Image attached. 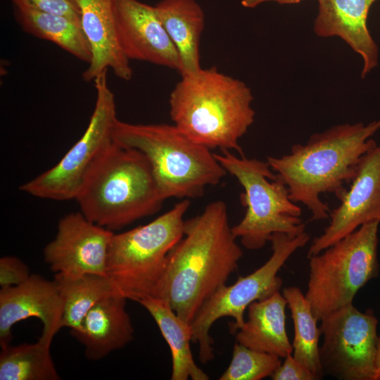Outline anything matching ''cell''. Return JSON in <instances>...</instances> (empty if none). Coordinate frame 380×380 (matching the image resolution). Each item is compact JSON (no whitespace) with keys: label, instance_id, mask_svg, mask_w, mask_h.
Here are the masks:
<instances>
[{"label":"cell","instance_id":"cell-12","mask_svg":"<svg viewBox=\"0 0 380 380\" xmlns=\"http://www.w3.org/2000/svg\"><path fill=\"white\" fill-rule=\"evenodd\" d=\"M113 234L81 212L70 213L59 220L55 238L44 247V260L56 274L106 276Z\"/></svg>","mask_w":380,"mask_h":380},{"label":"cell","instance_id":"cell-15","mask_svg":"<svg viewBox=\"0 0 380 380\" xmlns=\"http://www.w3.org/2000/svg\"><path fill=\"white\" fill-rule=\"evenodd\" d=\"M63 303L53 280L31 274L23 283L0 290V346L10 345L11 329L18 322L30 317L38 318L43 324L39 339L51 344L62 328Z\"/></svg>","mask_w":380,"mask_h":380},{"label":"cell","instance_id":"cell-9","mask_svg":"<svg viewBox=\"0 0 380 380\" xmlns=\"http://www.w3.org/2000/svg\"><path fill=\"white\" fill-rule=\"evenodd\" d=\"M309 239L305 232L298 236L274 234L270 240L272 253L262 266L247 276L239 277L232 285L222 286L203 303L191 324L192 342L198 345L203 364L214 359L213 340L209 334L213 324L221 317H232L234 322L230 324V331L235 334L243 325L244 312L252 303L279 291L282 280L279 271Z\"/></svg>","mask_w":380,"mask_h":380},{"label":"cell","instance_id":"cell-2","mask_svg":"<svg viewBox=\"0 0 380 380\" xmlns=\"http://www.w3.org/2000/svg\"><path fill=\"white\" fill-rule=\"evenodd\" d=\"M380 130V118L365 125L341 124L315 133L304 144L293 145L289 153L269 156L267 162L286 186L290 198L303 204L311 220L329 217L322 194H334L340 201L346 194L362 157L377 144L372 137Z\"/></svg>","mask_w":380,"mask_h":380},{"label":"cell","instance_id":"cell-22","mask_svg":"<svg viewBox=\"0 0 380 380\" xmlns=\"http://www.w3.org/2000/svg\"><path fill=\"white\" fill-rule=\"evenodd\" d=\"M13 8L14 18L24 32L49 41L77 59L89 63L90 46L79 23L59 15Z\"/></svg>","mask_w":380,"mask_h":380},{"label":"cell","instance_id":"cell-27","mask_svg":"<svg viewBox=\"0 0 380 380\" xmlns=\"http://www.w3.org/2000/svg\"><path fill=\"white\" fill-rule=\"evenodd\" d=\"M13 7L24 8L69 18L80 24L77 0H10Z\"/></svg>","mask_w":380,"mask_h":380},{"label":"cell","instance_id":"cell-5","mask_svg":"<svg viewBox=\"0 0 380 380\" xmlns=\"http://www.w3.org/2000/svg\"><path fill=\"white\" fill-rule=\"evenodd\" d=\"M113 141L137 149L148 159L164 199L202 196L208 186L227 175L211 150L175 125L132 124L118 120Z\"/></svg>","mask_w":380,"mask_h":380},{"label":"cell","instance_id":"cell-26","mask_svg":"<svg viewBox=\"0 0 380 380\" xmlns=\"http://www.w3.org/2000/svg\"><path fill=\"white\" fill-rule=\"evenodd\" d=\"M276 355L255 350L236 342L229 365L220 380H260L270 376L280 366Z\"/></svg>","mask_w":380,"mask_h":380},{"label":"cell","instance_id":"cell-30","mask_svg":"<svg viewBox=\"0 0 380 380\" xmlns=\"http://www.w3.org/2000/svg\"><path fill=\"white\" fill-rule=\"evenodd\" d=\"M302 0H242L241 5L245 8H255L267 1H275L281 4H298Z\"/></svg>","mask_w":380,"mask_h":380},{"label":"cell","instance_id":"cell-23","mask_svg":"<svg viewBox=\"0 0 380 380\" xmlns=\"http://www.w3.org/2000/svg\"><path fill=\"white\" fill-rule=\"evenodd\" d=\"M53 281L63 303L62 327H68L70 331L79 328L96 303L114 293L110 281L103 275L57 273Z\"/></svg>","mask_w":380,"mask_h":380},{"label":"cell","instance_id":"cell-11","mask_svg":"<svg viewBox=\"0 0 380 380\" xmlns=\"http://www.w3.org/2000/svg\"><path fill=\"white\" fill-rule=\"evenodd\" d=\"M319 360L324 375L341 380H376L378 320L353 304L320 319Z\"/></svg>","mask_w":380,"mask_h":380},{"label":"cell","instance_id":"cell-21","mask_svg":"<svg viewBox=\"0 0 380 380\" xmlns=\"http://www.w3.org/2000/svg\"><path fill=\"white\" fill-rule=\"evenodd\" d=\"M138 303L151 315L172 356V380H208V375L195 362L191 350L192 329L173 310L170 304L158 297H147Z\"/></svg>","mask_w":380,"mask_h":380},{"label":"cell","instance_id":"cell-13","mask_svg":"<svg viewBox=\"0 0 380 380\" xmlns=\"http://www.w3.org/2000/svg\"><path fill=\"white\" fill-rule=\"evenodd\" d=\"M330 213L329 224L314 239L308 258L315 255L362 224L380 220V144L360 160L350 188Z\"/></svg>","mask_w":380,"mask_h":380},{"label":"cell","instance_id":"cell-7","mask_svg":"<svg viewBox=\"0 0 380 380\" xmlns=\"http://www.w3.org/2000/svg\"><path fill=\"white\" fill-rule=\"evenodd\" d=\"M215 156L244 190L241 200L245 215L232 230L246 248H262L275 233L298 236L305 232L301 208L267 161L237 156L230 151Z\"/></svg>","mask_w":380,"mask_h":380},{"label":"cell","instance_id":"cell-4","mask_svg":"<svg viewBox=\"0 0 380 380\" xmlns=\"http://www.w3.org/2000/svg\"><path fill=\"white\" fill-rule=\"evenodd\" d=\"M75 200L88 220L112 232L156 213L165 201L146 157L114 141L92 165Z\"/></svg>","mask_w":380,"mask_h":380},{"label":"cell","instance_id":"cell-19","mask_svg":"<svg viewBox=\"0 0 380 380\" xmlns=\"http://www.w3.org/2000/svg\"><path fill=\"white\" fill-rule=\"evenodd\" d=\"M284 296L277 291L247 308L248 319L235 333L236 342L249 348L285 357L293 353L286 329Z\"/></svg>","mask_w":380,"mask_h":380},{"label":"cell","instance_id":"cell-16","mask_svg":"<svg viewBox=\"0 0 380 380\" xmlns=\"http://www.w3.org/2000/svg\"><path fill=\"white\" fill-rule=\"evenodd\" d=\"M77 1L81 27L91 52V61L82 73L83 80L87 82L94 81L110 69L118 78L130 80L132 69L120 47L117 36L115 0Z\"/></svg>","mask_w":380,"mask_h":380},{"label":"cell","instance_id":"cell-31","mask_svg":"<svg viewBox=\"0 0 380 380\" xmlns=\"http://www.w3.org/2000/svg\"><path fill=\"white\" fill-rule=\"evenodd\" d=\"M376 380H380V336L378 338L376 355Z\"/></svg>","mask_w":380,"mask_h":380},{"label":"cell","instance_id":"cell-6","mask_svg":"<svg viewBox=\"0 0 380 380\" xmlns=\"http://www.w3.org/2000/svg\"><path fill=\"white\" fill-rule=\"evenodd\" d=\"M189 206V200L184 199L146 224L113 234L106 276L115 293L137 303L156 296L167 255L184 235Z\"/></svg>","mask_w":380,"mask_h":380},{"label":"cell","instance_id":"cell-10","mask_svg":"<svg viewBox=\"0 0 380 380\" xmlns=\"http://www.w3.org/2000/svg\"><path fill=\"white\" fill-rule=\"evenodd\" d=\"M93 82L96 92L95 106L82 136L57 164L23 184L19 187L21 191L44 199H75L92 165L113 141V129L118 119L107 71Z\"/></svg>","mask_w":380,"mask_h":380},{"label":"cell","instance_id":"cell-17","mask_svg":"<svg viewBox=\"0 0 380 380\" xmlns=\"http://www.w3.org/2000/svg\"><path fill=\"white\" fill-rule=\"evenodd\" d=\"M314 32L321 37H339L361 56V77L378 65V47L367 28L369 10L377 0H317Z\"/></svg>","mask_w":380,"mask_h":380},{"label":"cell","instance_id":"cell-25","mask_svg":"<svg viewBox=\"0 0 380 380\" xmlns=\"http://www.w3.org/2000/svg\"><path fill=\"white\" fill-rule=\"evenodd\" d=\"M50 344L40 339L34 343L8 346L0 354L1 380H59L50 353Z\"/></svg>","mask_w":380,"mask_h":380},{"label":"cell","instance_id":"cell-1","mask_svg":"<svg viewBox=\"0 0 380 380\" xmlns=\"http://www.w3.org/2000/svg\"><path fill=\"white\" fill-rule=\"evenodd\" d=\"M229 225L227 205L217 200L184 222L169 253L156 296L191 324L203 303L226 284L243 255Z\"/></svg>","mask_w":380,"mask_h":380},{"label":"cell","instance_id":"cell-24","mask_svg":"<svg viewBox=\"0 0 380 380\" xmlns=\"http://www.w3.org/2000/svg\"><path fill=\"white\" fill-rule=\"evenodd\" d=\"M284 296L291 311L294 326L293 355L294 358L308 368L316 377L322 379L324 373L319 360V338L321 335L317 327V319L311 306L296 286L283 289Z\"/></svg>","mask_w":380,"mask_h":380},{"label":"cell","instance_id":"cell-18","mask_svg":"<svg viewBox=\"0 0 380 380\" xmlns=\"http://www.w3.org/2000/svg\"><path fill=\"white\" fill-rule=\"evenodd\" d=\"M127 299L112 293L96 303L80 326L70 334L84 347L90 360H99L122 349L134 338V329L126 310Z\"/></svg>","mask_w":380,"mask_h":380},{"label":"cell","instance_id":"cell-14","mask_svg":"<svg viewBox=\"0 0 380 380\" xmlns=\"http://www.w3.org/2000/svg\"><path fill=\"white\" fill-rule=\"evenodd\" d=\"M115 20L118 43L129 61H146L179 72L178 52L154 6L138 0H115Z\"/></svg>","mask_w":380,"mask_h":380},{"label":"cell","instance_id":"cell-8","mask_svg":"<svg viewBox=\"0 0 380 380\" xmlns=\"http://www.w3.org/2000/svg\"><path fill=\"white\" fill-rule=\"evenodd\" d=\"M380 220L369 222L310 256L305 294L317 319L353 304L355 296L378 276Z\"/></svg>","mask_w":380,"mask_h":380},{"label":"cell","instance_id":"cell-3","mask_svg":"<svg viewBox=\"0 0 380 380\" xmlns=\"http://www.w3.org/2000/svg\"><path fill=\"white\" fill-rule=\"evenodd\" d=\"M170 94L171 120L194 141L211 149L236 151L255 119L251 89L216 68L181 76Z\"/></svg>","mask_w":380,"mask_h":380},{"label":"cell","instance_id":"cell-28","mask_svg":"<svg viewBox=\"0 0 380 380\" xmlns=\"http://www.w3.org/2000/svg\"><path fill=\"white\" fill-rule=\"evenodd\" d=\"M30 275L27 265L20 259L15 256H4L1 258V288L18 285L27 280Z\"/></svg>","mask_w":380,"mask_h":380},{"label":"cell","instance_id":"cell-29","mask_svg":"<svg viewBox=\"0 0 380 380\" xmlns=\"http://www.w3.org/2000/svg\"><path fill=\"white\" fill-rule=\"evenodd\" d=\"M283 363L272 374L273 380H315V376L304 365L297 361L293 355H288Z\"/></svg>","mask_w":380,"mask_h":380},{"label":"cell","instance_id":"cell-20","mask_svg":"<svg viewBox=\"0 0 380 380\" xmlns=\"http://www.w3.org/2000/svg\"><path fill=\"white\" fill-rule=\"evenodd\" d=\"M156 14L175 45L180 60L181 76L196 73L200 64V41L204 13L196 0H160Z\"/></svg>","mask_w":380,"mask_h":380}]
</instances>
